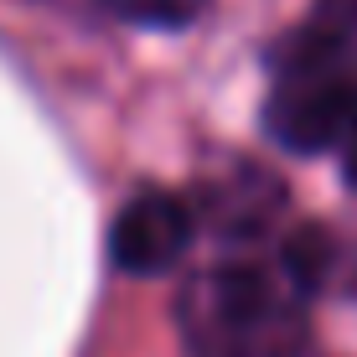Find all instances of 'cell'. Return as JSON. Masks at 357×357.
I'll return each instance as SVG.
<instances>
[{"label":"cell","mask_w":357,"mask_h":357,"mask_svg":"<svg viewBox=\"0 0 357 357\" xmlns=\"http://www.w3.org/2000/svg\"><path fill=\"white\" fill-rule=\"evenodd\" d=\"M357 104V47L305 21L285 36L269 73L264 98V130L285 151L316 155L342 140Z\"/></svg>","instance_id":"2"},{"label":"cell","mask_w":357,"mask_h":357,"mask_svg":"<svg viewBox=\"0 0 357 357\" xmlns=\"http://www.w3.org/2000/svg\"><path fill=\"white\" fill-rule=\"evenodd\" d=\"M311 26H321V31H331V36H342V42L357 47V0H316Z\"/></svg>","instance_id":"6"},{"label":"cell","mask_w":357,"mask_h":357,"mask_svg":"<svg viewBox=\"0 0 357 357\" xmlns=\"http://www.w3.org/2000/svg\"><path fill=\"white\" fill-rule=\"evenodd\" d=\"M280 202H285V192L269 176H259V171H238L223 192L207 197V207L218 213V223L228 233H259L269 218L280 213Z\"/></svg>","instance_id":"4"},{"label":"cell","mask_w":357,"mask_h":357,"mask_svg":"<svg viewBox=\"0 0 357 357\" xmlns=\"http://www.w3.org/2000/svg\"><path fill=\"white\" fill-rule=\"evenodd\" d=\"M104 10H114L119 21H135V26H155V31H176L192 26L207 10V0H98Z\"/></svg>","instance_id":"5"},{"label":"cell","mask_w":357,"mask_h":357,"mask_svg":"<svg viewBox=\"0 0 357 357\" xmlns=\"http://www.w3.org/2000/svg\"><path fill=\"white\" fill-rule=\"evenodd\" d=\"M337 151H342V176H347V187H357V104H352V119H347V130H342Z\"/></svg>","instance_id":"7"},{"label":"cell","mask_w":357,"mask_h":357,"mask_svg":"<svg viewBox=\"0 0 357 357\" xmlns=\"http://www.w3.org/2000/svg\"><path fill=\"white\" fill-rule=\"evenodd\" d=\"M192 243V213L181 197L171 192H135L125 207H119L114 228H109V254L125 275H161L187 254Z\"/></svg>","instance_id":"3"},{"label":"cell","mask_w":357,"mask_h":357,"mask_svg":"<svg viewBox=\"0 0 357 357\" xmlns=\"http://www.w3.org/2000/svg\"><path fill=\"white\" fill-rule=\"evenodd\" d=\"M311 285L290 259H228L187 280L176 326L192 357H301Z\"/></svg>","instance_id":"1"}]
</instances>
